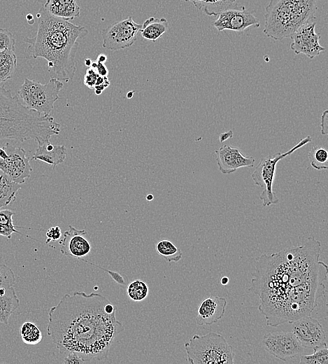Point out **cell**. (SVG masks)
Here are the masks:
<instances>
[{
    "mask_svg": "<svg viewBox=\"0 0 328 364\" xmlns=\"http://www.w3.org/2000/svg\"><path fill=\"white\" fill-rule=\"evenodd\" d=\"M153 198H154V197L151 194L148 195L147 197H146V200H148V201H150V200H153Z\"/></svg>",
    "mask_w": 328,
    "mask_h": 364,
    "instance_id": "47",
    "label": "cell"
},
{
    "mask_svg": "<svg viewBox=\"0 0 328 364\" xmlns=\"http://www.w3.org/2000/svg\"><path fill=\"white\" fill-rule=\"evenodd\" d=\"M90 66L92 67L99 76H108V70L104 63L98 62L97 59L92 60Z\"/></svg>",
    "mask_w": 328,
    "mask_h": 364,
    "instance_id": "37",
    "label": "cell"
},
{
    "mask_svg": "<svg viewBox=\"0 0 328 364\" xmlns=\"http://www.w3.org/2000/svg\"><path fill=\"white\" fill-rule=\"evenodd\" d=\"M311 137L308 135L301 139L296 145L285 153H276L262 158L252 174L253 182L263 188L259 199L264 207L278 203L279 199L273 192V181L276 165L282 159L293 153L295 150L311 142Z\"/></svg>",
    "mask_w": 328,
    "mask_h": 364,
    "instance_id": "8",
    "label": "cell"
},
{
    "mask_svg": "<svg viewBox=\"0 0 328 364\" xmlns=\"http://www.w3.org/2000/svg\"><path fill=\"white\" fill-rule=\"evenodd\" d=\"M20 300L13 286L0 287V323L7 325L9 318L19 307Z\"/></svg>",
    "mask_w": 328,
    "mask_h": 364,
    "instance_id": "20",
    "label": "cell"
},
{
    "mask_svg": "<svg viewBox=\"0 0 328 364\" xmlns=\"http://www.w3.org/2000/svg\"><path fill=\"white\" fill-rule=\"evenodd\" d=\"M108 58L105 54L101 53L97 56V60L98 62L105 63L107 61Z\"/></svg>",
    "mask_w": 328,
    "mask_h": 364,
    "instance_id": "41",
    "label": "cell"
},
{
    "mask_svg": "<svg viewBox=\"0 0 328 364\" xmlns=\"http://www.w3.org/2000/svg\"><path fill=\"white\" fill-rule=\"evenodd\" d=\"M43 6L50 15L67 21L78 17L80 13L77 0H47Z\"/></svg>",
    "mask_w": 328,
    "mask_h": 364,
    "instance_id": "19",
    "label": "cell"
},
{
    "mask_svg": "<svg viewBox=\"0 0 328 364\" xmlns=\"http://www.w3.org/2000/svg\"><path fill=\"white\" fill-rule=\"evenodd\" d=\"M215 159L220 172L229 174L243 167H252L255 159L253 156L244 155L236 147L224 145L215 150Z\"/></svg>",
    "mask_w": 328,
    "mask_h": 364,
    "instance_id": "15",
    "label": "cell"
},
{
    "mask_svg": "<svg viewBox=\"0 0 328 364\" xmlns=\"http://www.w3.org/2000/svg\"><path fill=\"white\" fill-rule=\"evenodd\" d=\"M311 165L317 170H326L328 167V153L325 148L320 146H314L308 153Z\"/></svg>",
    "mask_w": 328,
    "mask_h": 364,
    "instance_id": "28",
    "label": "cell"
},
{
    "mask_svg": "<svg viewBox=\"0 0 328 364\" xmlns=\"http://www.w3.org/2000/svg\"><path fill=\"white\" fill-rule=\"evenodd\" d=\"M116 310L100 293L65 294L49 311L48 335L62 354L76 353L85 363L104 360L124 329Z\"/></svg>",
    "mask_w": 328,
    "mask_h": 364,
    "instance_id": "2",
    "label": "cell"
},
{
    "mask_svg": "<svg viewBox=\"0 0 328 364\" xmlns=\"http://www.w3.org/2000/svg\"><path fill=\"white\" fill-rule=\"evenodd\" d=\"M83 261H84L85 262H87L90 265H92L95 267H98L101 269H102L103 270L106 271V272H108L110 276L112 277V279L119 285L120 286H125L127 285V280L124 281V277L123 276H122L120 274L117 273V272H112V271H110L108 270H106L104 268H102L100 266L97 265H94V263H92V262H88L87 260H83L82 258H80Z\"/></svg>",
    "mask_w": 328,
    "mask_h": 364,
    "instance_id": "34",
    "label": "cell"
},
{
    "mask_svg": "<svg viewBox=\"0 0 328 364\" xmlns=\"http://www.w3.org/2000/svg\"><path fill=\"white\" fill-rule=\"evenodd\" d=\"M66 155L67 151L64 146L52 145L48 141L38 146L31 160L42 161L55 169L57 165L64 162Z\"/></svg>",
    "mask_w": 328,
    "mask_h": 364,
    "instance_id": "18",
    "label": "cell"
},
{
    "mask_svg": "<svg viewBox=\"0 0 328 364\" xmlns=\"http://www.w3.org/2000/svg\"><path fill=\"white\" fill-rule=\"evenodd\" d=\"M213 26L220 32L224 30L243 31L250 27H259V20L248 10L244 6L238 8H229L218 13Z\"/></svg>",
    "mask_w": 328,
    "mask_h": 364,
    "instance_id": "14",
    "label": "cell"
},
{
    "mask_svg": "<svg viewBox=\"0 0 328 364\" xmlns=\"http://www.w3.org/2000/svg\"><path fill=\"white\" fill-rule=\"evenodd\" d=\"M17 66L15 50L0 52V84L11 78Z\"/></svg>",
    "mask_w": 328,
    "mask_h": 364,
    "instance_id": "24",
    "label": "cell"
},
{
    "mask_svg": "<svg viewBox=\"0 0 328 364\" xmlns=\"http://www.w3.org/2000/svg\"><path fill=\"white\" fill-rule=\"evenodd\" d=\"M16 282L15 275L10 267L0 264V287L13 286Z\"/></svg>",
    "mask_w": 328,
    "mask_h": 364,
    "instance_id": "32",
    "label": "cell"
},
{
    "mask_svg": "<svg viewBox=\"0 0 328 364\" xmlns=\"http://www.w3.org/2000/svg\"><path fill=\"white\" fill-rule=\"evenodd\" d=\"M320 127L322 134L326 135L327 134V110H325L321 115Z\"/></svg>",
    "mask_w": 328,
    "mask_h": 364,
    "instance_id": "39",
    "label": "cell"
},
{
    "mask_svg": "<svg viewBox=\"0 0 328 364\" xmlns=\"http://www.w3.org/2000/svg\"><path fill=\"white\" fill-rule=\"evenodd\" d=\"M15 213L10 209H0V235L10 239L13 233L22 234L17 230L13 224V216Z\"/></svg>",
    "mask_w": 328,
    "mask_h": 364,
    "instance_id": "26",
    "label": "cell"
},
{
    "mask_svg": "<svg viewBox=\"0 0 328 364\" xmlns=\"http://www.w3.org/2000/svg\"><path fill=\"white\" fill-rule=\"evenodd\" d=\"M142 24L136 23L132 17H127L113 23L101 31L104 48L120 50L131 46L136 41Z\"/></svg>",
    "mask_w": 328,
    "mask_h": 364,
    "instance_id": "9",
    "label": "cell"
},
{
    "mask_svg": "<svg viewBox=\"0 0 328 364\" xmlns=\"http://www.w3.org/2000/svg\"><path fill=\"white\" fill-rule=\"evenodd\" d=\"M15 50V39L8 29L0 28V52Z\"/></svg>",
    "mask_w": 328,
    "mask_h": 364,
    "instance_id": "31",
    "label": "cell"
},
{
    "mask_svg": "<svg viewBox=\"0 0 328 364\" xmlns=\"http://www.w3.org/2000/svg\"><path fill=\"white\" fill-rule=\"evenodd\" d=\"M168 29L169 22L166 18L150 17L145 20L139 33L144 39L155 42Z\"/></svg>",
    "mask_w": 328,
    "mask_h": 364,
    "instance_id": "21",
    "label": "cell"
},
{
    "mask_svg": "<svg viewBox=\"0 0 328 364\" xmlns=\"http://www.w3.org/2000/svg\"><path fill=\"white\" fill-rule=\"evenodd\" d=\"M313 352L309 355L301 356V364H327L328 349L327 343L313 349Z\"/></svg>",
    "mask_w": 328,
    "mask_h": 364,
    "instance_id": "29",
    "label": "cell"
},
{
    "mask_svg": "<svg viewBox=\"0 0 328 364\" xmlns=\"http://www.w3.org/2000/svg\"><path fill=\"white\" fill-rule=\"evenodd\" d=\"M292 324V332L304 348L313 349L326 343V333L318 319L308 315Z\"/></svg>",
    "mask_w": 328,
    "mask_h": 364,
    "instance_id": "12",
    "label": "cell"
},
{
    "mask_svg": "<svg viewBox=\"0 0 328 364\" xmlns=\"http://www.w3.org/2000/svg\"><path fill=\"white\" fill-rule=\"evenodd\" d=\"M86 234L85 230H79L69 225V230L64 232L59 241L61 253L66 256L76 258L87 255L91 250V245L83 237Z\"/></svg>",
    "mask_w": 328,
    "mask_h": 364,
    "instance_id": "16",
    "label": "cell"
},
{
    "mask_svg": "<svg viewBox=\"0 0 328 364\" xmlns=\"http://www.w3.org/2000/svg\"><path fill=\"white\" fill-rule=\"evenodd\" d=\"M7 156L8 154L3 148H0V158L5 159Z\"/></svg>",
    "mask_w": 328,
    "mask_h": 364,
    "instance_id": "42",
    "label": "cell"
},
{
    "mask_svg": "<svg viewBox=\"0 0 328 364\" xmlns=\"http://www.w3.org/2000/svg\"><path fill=\"white\" fill-rule=\"evenodd\" d=\"M60 129L53 117L26 108L17 96L0 85V139H33L39 146L59 134Z\"/></svg>",
    "mask_w": 328,
    "mask_h": 364,
    "instance_id": "4",
    "label": "cell"
},
{
    "mask_svg": "<svg viewBox=\"0 0 328 364\" xmlns=\"http://www.w3.org/2000/svg\"><path fill=\"white\" fill-rule=\"evenodd\" d=\"M91 64H92V59H90V58H87V59H85V64L87 66V67H90L91 66Z\"/></svg>",
    "mask_w": 328,
    "mask_h": 364,
    "instance_id": "44",
    "label": "cell"
},
{
    "mask_svg": "<svg viewBox=\"0 0 328 364\" xmlns=\"http://www.w3.org/2000/svg\"><path fill=\"white\" fill-rule=\"evenodd\" d=\"M36 16V35L24 38L31 56L42 57L48 62L50 78L62 82L72 80L77 69L78 41L87 35L88 30L84 26L50 15L43 6Z\"/></svg>",
    "mask_w": 328,
    "mask_h": 364,
    "instance_id": "3",
    "label": "cell"
},
{
    "mask_svg": "<svg viewBox=\"0 0 328 364\" xmlns=\"http://www.w3.org/2000/svg\"><path fill=\"white\" fill-rule=\"evenodd\" d=\"M62 236L61 229L59 226L50 227L46 232L47 239L45 244L50 241H55L60 239Z\"/></svg>",
    "mask_w": 328,
    "mask_h": 364,
    "instance_id": "36",
    "label": "cell"
},
{
    "mask_svg": "<svg viewBox=\"0 0 328 364\" xmlns=\"http://www.w3.org/2000/svg\"><path fill=\"white\" fill-rule=\"evenodd\" d=\"M233 136V132L231 130H229L228 132H225L223 133H221L219 136V141L220 142L222 143L227 139L231 138Z\"/></svg>",
    "mask_w": 328,
    "mask_h": 364,
    "instance_id": "40",
    "label": "cell"
},
{
    "mask_svg": "<svg viewBox=\"0 0 328 364\" xmlns=\"http://www.w3.org/2000/svg\"><path fill=\"white\" fill-rule=\"evenodd\" d=\"M63 87V82L55 78H50L45 84L26 78L17 91V97L26 108L50 115Z\"/></svg>",
    "mask_w": 328,
    "mask_h": 364,
    "instance_id": "7",
    "label": "cell"
},
{
    "mask_svg": "<svg viewBox=\"0 0 328 364\" xmlns=\"http://www.w3.org/2000/svg\"><path fill=\"white\" fill-rule=\"evenodd\" d=\"M315 22L307 23L290 36L292 40L290 48L296 55L303 54L313 59L325 50L319 43L320 34L315 31Z\"/></svg>",
    "mask_w": 328,
    "mask_h": 364,
    "instance_id": "13",
    "label": "cell"
},
{
    "mask_svg": "<svg viewBox=\"0 0 328 364\" xmlns=\"http://www.w3.org/2000/svg\"><path fill=\"white\" fill-rule=\"evenodd\" d=\"M229 281V279L227 276H223L220 279V284L223 286H225V285L228 284Z\"/></svg>",
    "mask_w": 328,
    "mask_h": 364,
    "instance_id": "43",
    "label": "cell"
},
{
    "mask_svg": "<svg viewBox=\"0 0 328 364\" xmlns=\"http://www.w3.org/2000/svg\"><path fill=\"white\" fill-rule=\"evenodd\" d=\"M157 253L169 262H178L183 256V252L171 241L159 240L155 245Z\"/></svg>",
    "mask_w": 328,
    "mask_h": 364,
    "instance_id": "25",
    "label": "cell"
},
{
    "mask_svg": "<svg viewBox=\"0 0 328 364\" xmlns=\"http://www.w3.org/2000/svg\"><path fill=\"white\" fill-rule=\"evenodd\" d=\"M225 298L211 296L203 300L198 307L197 323L199 326H210L220 320L227 306Z\"/></svg>",
    "mask_w": 328,
    "mask_h": 364,
    "instance_id": "17",
    "label": "cell"
},
{
    "mask_svg": "<svg viewBox=\"0 0 328 364\" xmlns=\"http://www.w3.org/2000/svg\"><path fill=\"white\" fill-rule=\"evenodd\" d=\"M21 188V185L12 181L0 170V209L15 200Z\"/></svg>",
    "mask_w": 328,
    "mask_h": 364,
    "instance_id": "23",
    "label": "cell"
},
{
    "mask_svg": "<svg viewBox=\"0 0 328 364\" xmlns=\"http://www.w3.org/2000/svg\"><path fill=\"white\" fill-rule=\"evenodd\" d=\"M127 295L134 301H141L148 295V286L143 281L136 279L129 284L127 288Z\"/></svg>",
    "mask_w": 328,
    "mask_h": 364,
    "instance_id": "30",
    "label": "cell"
},
{
    "mask_svg": "<svg viewBox=\"0 0 328 364\" xmlns=\"http://www.w3.org/2000/svg\"><path fill=\"white\" fill-rule=\"evenodd\" d=\"M110 85L108 76H99L96 84L94 87V93L97 95L100 94Z\"/></svg>",
    "mask_w": 328,
    "mask_h": 364,
    "instance_id": "35",
    "label": "cell"
},
{
    "mask_svg": "<svg viewBox=\"0 0 328 364\" xmlns=\"http://www.w3.org/2000/svg\"><path fill=\"white\" fill-rule=\"evenodd\" d=\"M99 74L91 66L88 67L84 76V84L90 89H94Z\"/></svg>",
    "mask_w": 328,
    "mask_h": 364,
    "instance_id": "33",
    "label": "cell"
},
{
    "mask_svg": "<svg viewBox=\"0 0 328 364\" xmlns=\"http://www.w3.org/2000/svg\"><path fill=\"white\" fill-rule=\"evenodd\" d=\"M26 18L27 20L29 22L30 20H33L34 21V17L31 14H28L26 16Z\"/></svg>",
    "mask_w": 328,
    "mask_h": 364,
    "instance_id": "45",
    "label": "cell"
},
{
    "mask_svg": "<svg viewBox=\"0 0 328 364\" xmlns=\"http://www.w3.org/2000/svg\"><path fill=\"white\" fill-rule=\"evenodd\" d=\"M133 94H134V91H130V92H129L127 93V97L128 99L131 98V97H133Z\"/></svg>",
    "mask_w": 328,
    "mask_h": 364,
    "instance_id": "46",
    "label": "cell"
},
{
    "mask_svg": "<svg viewBox=\"0 0 328 364\" xmlns=\"http://www.w3.org/2000/svg\"><path fill=\"white\" fill-rule=\"evenodd\" d=\"M320 252V241L309 237L302 245L255 258L249 291L258 295V310L267 326L292 323L317 307L327 279Z\"/></svg>",
    "mask_w": 328,
    "mask_h": 364,
    "instance_id": "1",
    "label": "cell"
},
{
    "mask_svg": "<svg viewBox=\"0 0 328 364\" xmlns=\"http://www.w3.org/2000/svg\"><path fill=\"white\" fill-rule=\"evenodd\" d=\"M262 343L269 354L283 361L294 358L304 350L292 332H269L263 337Z\"/></svg>",
    "mask_w": 328,
    "mask_h": 364,
    "instance_id": "11",
    "label": "cell"
},
{
    "mask_svg": "<svg viewBox=\"0 0 328 364\" xmlns=\"http://www.w3.org/2000/svg\"><path fill=\"white\" fill-rule=\"evenodd\" d=\"M3 148L8 156L5 159L0 158V170L14 182L20 185L24 183L32 172L30 158L27 156L25 150L9 143Z\"/></svg>",
    "mask_w": 328,
    "mask_h": 364,
    "instance_id": "10",
    "label": "cell"
},
{
    "mask_svg": "<svg viewBox=\"0 0 328 364\" xmlns=\"http://www.w3.org/2000/svg\"><path fill=\"white\" fill-rule=\"evenodd\" d=\"M187 361L192 364H232L233 347L215 332L194 335L185 344Z\"/></svg>",
    "mask_w": 328,
    "mask_h": 364,
    "instance_id": "6",
    "label": "cell"
},
{
    "mask_svg": "<svg viewBox=\"0 0 328 364\" xmlns=\"http://www.w3.org/2000/svg\"><path fill=\"white\" fill-rule=\"evenodd\" d=\"M22 341L27 344H37L42 340V333L37 326L29 321L24 322L20 327Z\"/></svg>",
    "mask_w": 328,
    "mask_h": 364,
    "instance_id": "27",
    "label": "cell"
},
{
    "mask_svg": "<svg viewBox=\"0 0 328 364\" xmlns=\"http://www.w3.org/2000/svg\"><path fill=\"white\" fill-rule=\"evenodd\" d=\"M191 2L199 11L208 16H217L220 12L233 8L236 0H182Z\"/></svg>",
    "mask_w": 328,
    "mask_h": 364,
    "instance_id": "22",
    "label": "cell"
},
{
    "mask_svg": "<svg viewBox=\"0 0 328 364\" xmlns=\"http://www.w3.org/2000/svg\"><path fill=\"white\" fill-rule=\"evenodd\" d=\"M66 356L64 358V363L66 364H76L85 363L80 356L74 352H70L66 354Z\"/></svg>",
    "mask_w": 328,
    "mask_h": 364,
    "instance_id": "38",
    "label": "cell"
},
{
    "mask_svg": "<svg viewBox=\"0 0 328 364\" xmlns=\"http://www.w3.org/2000/svg\"><path fill=\"white\" fill-rule=\"evenodd\" d=\"M318 0H271L265 7L263 32L275 41L290 36L301 27L315 22Z\"/></svg>",
    "mask_w": 328,
    "mask_h": 364,
    "instance_id": "5",
    "label": "cell"
}]
</instances>
